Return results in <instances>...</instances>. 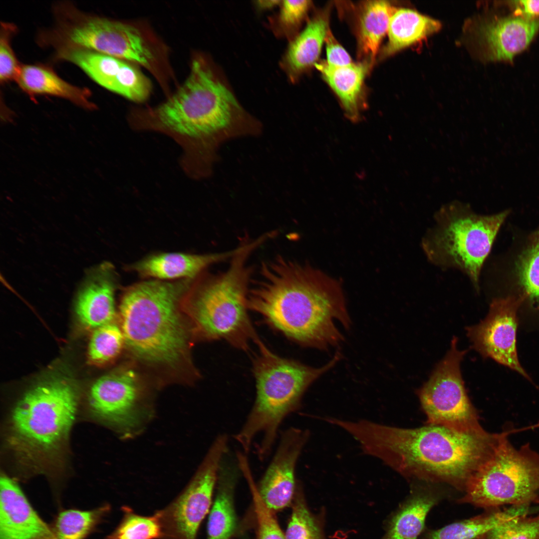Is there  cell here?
<instances>
[{
	"instance_id": "cell-1",
	"label": "cell",
	"mask_w": 539,
	"mask_h": 539,
	"mask_svg": "<svg viewBox=\"0 0 539 539\" xmlns=\"http://www.w3.org/2000/svg\"><path fill=\"white\" fill-rule=\"evenodd\" d=\"M339 426L364 453L403 477L446 483L463 491L471 477L493 456L504 435L486 430L462 433L432 425L402 428L366 420H342Z\"/></svg>"
},
{
	"instance_id": "cell-2",
	"label": "cell",
	"mask_w": 539,
	"mask_h": 539,
	"mask_svg": "<svg viewBox=\"0 0 539 539\" xmlns=\"http://www.w3.org/2000/svg\"><path fill=\"white\" fill-rule=\"evenodd\" d=\"M250 288L248 307L288 339L324 349L343 339L335 324L350 325L340 282L307 264L278 256L264 262Z\"/></svg>"
},
{
	"instance_id": "cell-3",
	"label": "cell",
	"mask_w": 539,
	"mask_h": 539,
	"mask_svg": "<svg viewBox=\"0 0 539 539\" xmlns=\"http://www.w3.org/2000/svg\"><path fill=\"white\" fill-rule=\"evenodd\" d=\"M239 108L234 96L208 60L192 58L184 83L161 104L133 108L128 115L131 128L163 133L182 149L180 163L187 176H195L203 155L206 139L230 123Z\"/></svg>"
},
{
	"instance_id": "cell-4",
	"label": "cell",
	"mask_w": 539,
	"mask_h": 539,
	"mask_svg": "<svg viewBox=\"0 0 539 539\" xmlns=\"http://www.w3.org/2000/svg\"><path fill=\"white\" fill-rule=\"evenodd\" d=\"M195 279L145 280L126 288L120 304L125 344L139 360L175 368L189 351L183 314L185 296Z\"/></svg>"
},
{
	"instance_id": "cell-5",
	"label": "cell",
	"mask_w": 539,
	"mask_h": 539,
	"mask_svg": "<svg viewBox=\"0 0 539 539\" xmlns=\"http://www.w3.org/2000/svg\"><path fill=\"white\" fill-rule=\"evenodd\" d=\"M258 346L259 353L253 365L256 398L235 439L247 454L260 435L257 454L260 460H264L271 451L283 420L299 407L307 388L333 367L341 355L337 353L324 366L313 368L277 355L262 342Z\"/></svg>"
},
{
	"instance_id": "cell-6",
	"label": "cell",
	"mask_w": 539,
	"mask_h": 539,
	"mask_svg": "<svg viewBox=\"0 0 539 539\" xmlns=\"http://www.w3.org/2000/svg\"><path fill=\"white\" fill-rule=\"evenodd\" d=\"M260 246L248 242L231 259L228 268L216 274L197 278L186 294L184 308L191 315L197 333L208 340H223L239 349L247 350L252 341L260 340L248 310L252 282L250 255Z\"/></svg>"
},
{
	"instance_id": "cell-7",
	"label": "cell",
	"mask_w": 539,
	"mask_h": 539,
	"mask_svg": "<svg viewBox=\"0 0 539 539\" xmlns=\"http://www.w3.org/2000/svg\"><path fill=\"white\" fill-rule=\"evenodd\" d=\"M76 389L61 380L26 391L12 409L6 444L23 465L41 471L62 453L75 420Z\"/></svg>"
},
{
	"instance_id": "cell-8",
	"label": "cell",
	"mask_w": 539,
	"mask_h": 539,
	"mask_svg": "<svg viewBox=\"0 0 539 539\" xmlns=\"http://www.w3.org/2000/svg\"><path fill=\"white\" fill-rule=\"evenodd\" d=\"M509 212L481 215L458 201L444 205L422 240L424 253L436 266L462 271L478 290L483 265Z\"/></svg>"
},
{
	"instance_id": "cell-9",
	"label": "cell",
	"mask_w": 539,
	"mask_h": 539,
	"mask_svg": "<svg viewBox=\"0 0 539 539\" xmlns=\"http://www.w3.org/2000/svg\"><path fill=\"white\" fill-rule=\"evenodd\" d=\"M505 434L493 456L469 481L459 502L490 508L539 501V454L529 444L515 447Z\"/></svg>"
},
{
	"instance_id": "cell-10",
	"label": "cell",
	"mask_w": 539,
	"mask_h": 539,
	"mask_svg": "<svg viewBox=\"0 0 539 539\" xmlns=\"http://www.w3.org/2000/svg\"><path fill=\"white\" fill-rule=\"evenodd\" d=\"M457 345L454 337L447 354L418 395L428 425L462 433H480L485 430L468 398L461 374L460 362L466 352L459 350Z\"/></svg>"
},
{
	"instance_id": "cell-11",
	"label": "cell",
	"mask_w": 539,
	"mask_h": 539,
	"mask_svg": "<svg viewBox=\"0 0 539 539\" xmlns=\"http://www.w3.org/2000/svg\"><path fill=\"white\" fill-rule=\"evenodd\" d=\"M228 444L227 436L218 435L184 491L167 507L157 512L163 539H196L200 526L211 506Z\"/></svg>"
},
{
	"instance_id": "cell-12",
	"label": "cell",
	"mask_w": 539,
	"mask_h": 539,
	"mask_svg": "<svg viewBox=\"0 0 539 539\" xmlns=\"http://www.w3.org/2000/svg\"><path fill=\"white\" fill-rule=\"evenodd\" d=\"M524 303L520 295H509L493 300L489 313L480 323L468 328L475 348L482 355L532 379L521 365L517 350V313Z\"/></svg>"
},
{
	"instance_id": "cell-13",
	"label": "cell",
	"mask_w": 539,
	"mask_h": 539,
	"mask_svg": "<svg viewBox=\"0 0 539 539\" xmlns=\"http://www.w3.org/2000/svg\"><path fill=\"white\" fill-rule=\"evenodd\" d=\"M136 373L122 369L103 376L91 386L88 405L95 418L129 432L141 421L145 411Z\"/></svg>"
},
{
	"instance_id": "cell-14",
	"label": "cell",
	"mask_w": 539,
	"mask_h": 539,
	"mask_svg": "<svg viewBox=\"0 0 539 539\" xmlns=\"http://www.w3.org/2000/svg\"><path fill=\"white\" fill-rule=\"evenodd\" d=\"M309 438L306 430L290 427L282 432L275 454L257 486L272 512L285 508L295 494L297 462Z\"/></svg>"
},
{
	"instance_id": "cell-15",
	"label": "cell",
	"mask_w": 539,
	"mask_h": 539,
	"mask_svg": "<svg viewBox=\"0 0 539 539\" xmlns=\"http://www.w3.org/2000/svg\"><path fill=\"white\" fill-rule=\"evenodd\" d=\"M0 485V539H56L13 480L1 475Z\"/></svg>"
},
{
	"instance_id": "cell-16",
	"label": "cell",
	"mask_w": 539,
	"mask_h": 539,
	"mask_svg": "<svg viewBox=\"0 0 539 539\" xmlns=\"http://www.w3.org/2000/svg\"><path fill=\"white\" fill-rule=\"evenodd\" d=\"M245 244L224 252L204 254L163 253L144 258L128 267L141 276L164 281L195 279L211 266L231 259Z\"/></svg>"
},
{
	"instance_id": "cell-17",
	"label": "cell",
	"mask_w": 539,
	"mask_h": 539,
	"mask_svg": "<svg viewBox=\"0 0 539 539\" xmlns=\"http://www.w3.org/2000/svg\"><path fill=\"white\" fill-rule=\"evenodd\" d=\"M539 29V19L500 17L482 23L478 34L488 60L512 61L527 47Z\"/></svg>"
},
{
	"instance_id": "cell-18",
	"label": "cell",
	"mask_w": 539,
	"mask_h": 539,
	"mask_svg": "<svg viewBox=\"0 0 539 539\" xmlns=\"http://www.w3.org/2000/svg\"><path fill=\"white\" fill-rule=\"evenodd\" d=\"M116 275L112 265L104 263L85 282L77 298L76 312L86 327L96 329L111 323L115 315Z\"/></svg>"
},
{
	"instance_id": "cell-19",
	"label": "cell",
	"mask_w": 539,
	"mask_h": 539,
	"mask_svg": "<svg viewBox=\"0 0 539 539\" xmlns=\"http://www.w3.org/2000/svg\"><path fill=\"white\" fill-rule=\"evenodd\" d=\"M329 8L319 11L297 35L283 56L281 65L292 81L317 62L329 28Z\"/></svg>"
},
{
	"instance_id": "cell-20",
	"label": "cell",
	"mask_w": 539,
	"mask_h": 539,
	"mask_svg": "<svg viewBox=\"0 0 539 539\" xmlns=\"http://www.w3.org/2000/svg\"><path fill=\"white\" fill-rule=\"evenodd\" d=\"M228 455V452L219 470L216 497L208 519L207 539H230L237 527L234 495L241 471L238 462Z\"/></svg>"
},
{
	"instance_id": "cell-21",
	"label": "cell",
	"mask_w": 539,
	"mask_h": 539,
	"mask_svg": "<svg viewBox=\"0 0 539 539\" xmlns=\"http://www.w3.org/2000/svg\"><path fill=\"white\" fill-rule=\"evenodd\" d=\"M314 66L338 97L346 117L352 122L359 121L365 105L362 95L363 82L371 68L370 65L360 61L335 66L322 61Z\"/></svg>"
},
{
	"instance_id": "cell-22",
	"label": "cell",
	"mask_w": 539,
	"mask_h": 539,
	"mask_svg": "<svg viewBox=\"0 0 539 539\" xmlns=\"http://www.w3.org/2000/svg\"><path fill=\"white\" fill-rule=\"evenodd\" d=\"M396 10L385 0H368L359 5L356 23L358 54L361 61L367 62L371 67Z\"/></svg>"
},
{
	"instance_id": "cell-23",
	"label": "cell",
	"mask_w": 539,
	"mask_h": 539,
	"mask_svg": "<svg viewBox=\"0 0 539 539\" xmlns=\"http://www.w3.org/2000/svg\"><path fill=\"white\" fill-rule=\"evenodd\" d=\"M19 87L31 96L48 95L58 96L87 108L94 105L86 88L74 86L60 78L48 67L38 65H20L15 79Z\"/></svg>"
},
{
	"instance_id": "cell-24",
	"label": "cell",
	"mask_w": 539,
	"mask_h": 539,
	"mask_svg": "<svg viewBox=\"0 0 539 539\" xmlns=\"http://www.w3.org/2000/svg\"><path fill=\"white\" fill-rule=\"evenodd\" d=\"M441 23L408 8L396 9L390 20L388 41L382 48L381 59L416 43L438 31Z\"/></svg>"
},
{
	"instance_id": "cell-25",
	"label": "cell",
	"mask_w": 539,
	"mask_h": 539,
	"mask_svg": "<svg viewBox=\"0 0 539 539\" xmlns=\"http://www.w3.org/2000/svg\"><path fill=\"white\" fill-rule=\"evenodd\" d=\"M440 499L431 491H414L392 519L383 539H419L429 512Z\"/></svg>"
},
{
	"instance_id": "cell-26",
	"label": "cell",
	"mask_w": 539,
	"mask_h": 539,
	"mask_svg": "<svg viewBox=\"0 0 539 539\" xmlns=\"http://www.w3.org/2000/svg\"><path fill=\"white\" fill-rule=\"evenodd\" d=\"M55 49L58 59L76 65L95 82L112 92L125 60L83 48L59 47Z\"/></svg>"
},
{
	"instance_id": "cell-27",
	"label": "cell",
	"mask_w": 539,
	"mask_h": 539,
	"mask_svg": "<svg viewBox=\"0 0 539 539\" xmlns=\"http://www.w3.org/2000/svg\"><path fill=\"white\" fill-rule=\"evenodd\" d=\"M528 506L477 516L429 532L424 539H483L494 528L513 517L527 515Z\"/></svg>"
},
{
	"instance_id": "cell-28",
	"label": "cell",
	"mask_w": 539,
	"mask_h": 539,
	"mask_svg": "<svg viewBox=\"0 0 539 539\" xmlns=\"http://www.w3.org/2000/svg\"><path fill=\"white\" fill-rule=\"evenodd\" d=\"M515 274L519 294L532 307L539 309V228L533 232L518 257Z\"/></svg>"
},
{
	"instance_id": "cell-29",
	"label": "cell",
	"mask_w": 539,
	"mask_h": 539,
	"mask_svg": "<svg viewBox=\"0 0 539 539\" xmlns=\"http://www.w3.org/2000/svg\"><path fill=\"white\" fill-rule=\"evenodd\" d=\"M108 505L91 511H64L58 515L52 530L56 539H85L109 511Z\"/></svg>"
},
{
	"instance_id": "cell-30",
	"label": "cell",
	"mask_w": 539,
	"mask_h": 539,
	"mask_svg": "<svg viewBox=\"0 0 539 539\" xmlns=\"http://www.w3.org/2000/svg\"><path fill=\"white\" fill-rule=\"evenodd\" d=\"M123 517L106 539H163L158 513L151 516L137 514L128 507L122 508Z\"/></svg>"
},
{
	"instance_id": "cell-31",
	"label": "cell",
	"mask_w": 539,
	"mask_h": 539,
	"mask_svg": "<svg viewBox=\"0 0 539 539\" xmlns=\"http://www.w3.org/2000/svg\"><path fill=\"white\" fill-rule=\"evenodd\" d=\"M125 344L121 328L112 323L95 329L88 346V358L95 364H103L114 359Z\"/></svg>"
},
{
	"instance_id": "cell-32",
	"label": "cell",
	"mask_w": 539,
	"mask_h": 539,
	"mask_svg": "<svg viewBox=\"0 0 539 539\" xmlns=\"http://www.w3.org/2000/svg\"><path fill=\"white\" fill-rule=\"evenodd\" d=\"M510 518L492 529L483 539H539V515Z\"/></svg>"
},
{
	"instance_id": "cell-33",
	"label": "cell",
	"mask_w": 539,
	"mask_h": 539,
	"mask_svg": "<svg viewBox=\"0 0 539 539\" xmlns=\"http://www.w3.org/2000/svg\"><path fill=\"white\" fill-rule=\"evenodd\" d=\"M244 473L251 489L257 522V539H285L273 512L262 500L255 484L249 466L243 468Z\"/></svg>"
},
{
	"instance_id": "cell-34",
	"label": "cell",
	"mask_w": 539,
	"mask_h": 539,
	"mask_svg": "<svg viewBox=\"0 0 539 539\" xmlns=\"http://www.w3.org/2000/svg\"><path fill=\"white\" fill-rule=\"evenodd\" d=\"M310 0H283L274 21L275 31L280 35L294 38L311 6Z\"/></svg>"
},
{
	"instance_id": "cell-35",
	"label": "cell",
	"mask_w": 539,
	"mask_h": 539,
	"mask_svg": "<svg viewBox=\"0 0 539 539\" xmlns=\"http://www.w3.org/2000/svg\"><path fill=\"white\" fill-rule=\"evenodd\" d=\"M285 539H318L319 531L300 495L297 494Z\"/></svg>"
},
{
	"instance_id": "cell-36",
	"label": "cell",
	"mask_w": 539,
	"mask_h": 539,
	"mask_svg": "<svg viewBox=\"0 0 539 539\" xmlns=\"http://www.w3.org/2000/svg\"><path fill=\"white\" fill-rule=\"evenodd\" d=\"M16 27L12 23L1 22L0 36V80L1 83L14 80L19 72V64L10 44Z\"/></svg>"
},
{
	"instance_id": "cell-37",
	"label": "cell",
	"mask_w": 539,
	"mask_h": 539,
	"mask_svg": "<svg viewBox=\"0 0 539 539\" xmlns=\"http://www.w3.org/2000/svg\"><path fill=\"white\" fill-rule=\"evenodd\" d=\"M324 42L327 64L335 66H344L353 63L349 54L336 41L330 29L327 32Z\"/></svg>"
},
{
	"instance_id": "cell-38",
	"label": "cell",
	"mask_w": 539,
	"mask_h": 539,
	"mask_svg": "<svg viewBox=\"0 0 539 539\" xmlns=\"http://www.w3.org/2000/svg\"><path fill=\"white\" fill-rule=\"evenodd\" d=\"M508 3L514 8L516 16L531 19L539 15V0H512Z\"/></svg>"
},
{
	"instance_id": "cell-39",
	"label": "cell",
	"mask_w": 539,
	"mask_h": 539,
	"mask_svg": "<svg viewBox=\"0 0 539 539\" xmlns=\"http://www.w3.org/2000/svg\"><path fill=\"white\" fill-rule=\"evenodd\" d=\"M281 2V0H258L256 1V5L259 9L265 10L273 8L278 5H280Z\"/></svg>"
},
{
	"instance_id": "cell-40",
	"label": "cell",
	"mask_w": 539,
	"mask_h": 539,
	"mask_svg": "<svg viewBox=\"0 0 539 539\" xmlns=\"http://www.w3.org/2000/svg\"><path fill=\"white\" fill-rule=\"evenodd\" d=\"M539 428V422L537 423L536 424H535L534 425H531V426H528L527 427H526V428H525L524 429L523 428V429H521L520 430H517L516 431H519V430L521 431V430H528V429H536V428Z\"/></svg>"
}]
</instances>
